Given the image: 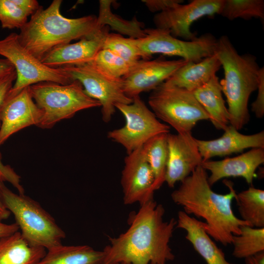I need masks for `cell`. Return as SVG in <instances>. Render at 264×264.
Masks as SVG:
<instances>
[{
	"instance_id": "cell-1",
	"label": "cell",
	"mask_w": 264,
	"mask_h": 264,
	"mask_svg": "<svg viewBox=\"0 0 264 264\" xmlns=\"http://www.w3.org/2000/svg\"><path fill=\"white\" fill-rule=\"evenodd\" d=\"M164 207L153 198L140 205L129 219V228L103 250L102 264H166L175 255L169 242L176 220L165 221Z\"/></svg>"
},
{
	"instance_id": "cell-2",
	"label": "cell",
	"mask_w": 264,
	"mask_h": 264,
	"mask_svg": "<svg viewBox=\"0 0 264 264\" xmlns=\"http://www.w3.org/2000/svg\"><path fill=\"white\" fill-rule=\"evenodd\" d=\"M208 178L207 171L201 165L198 166L180 181L171 198L187 214L204 220L203 227L209 236L227 246L232 244L234 235L240 234L242 226L250 225L233 212L232 203L237 193L231 182H225L228 193L218 194L212 189Z\"/></svg>"
},
{
	"instance_id": "cell-3",
	"label": "cell",
	"mask_w": 264,
	"mask_h": 264,
	"mask_svg": "<svg viewBox=\"0 0 264 264\" xmlns=\"http://www.w3.org/2000/svg\"><path fill=\"white\" fill-rule=\"evenodd\" d=\"M62 2L54 0L46 9L41 6L18 34L22 45L40 61L53 48L72 40L91 37L102 28L93 15L77 18L63 16Z\"/></svg>"
},
{
	"instance_id": "cell-4",
	"label": "cell",
	"mask_w": 264,
	"mask_h": 264,
	"mask_svg": "<svg viewBox=\"0 0 264 264\" xmlns=\"http://www.w3.org/2000/svg\"><path fill=\"white\" fill-rule=\"evenodd\" d=\"M215 54L224 70L220 84L228 104L229 124L239 131L249 121L248 100L257 90L260 67L254 56L240 55L226 36L218 40Z\"/></svg>"
},
{
	"instance_id": "cell-5",
	"label": "cell",
	"mask_w": 264,
	"mask_h": 264,
	"mask_svg": "<svg viewBox=\"0 0 264 264\" xmlns=\"http://www.w3.org/2000/svg\"><path fill=\"white\" fill-rule=\"evenodd\" d=\"M0 194L3 204L13 214L21 235L30 245L47 251L62 244L66 233L38 202L24 194L13 192L3 182L0 183Z\"/></svg>"
},
{
	"instance_id": "cell-6",
	"label": "cell",
	"mask_w": 264,
	"mask_h": 264,
	"mask_svg": "<svg viewBox=\"0 0 264 264\" xmlns=\"http://www.w3.org/2000/svg\"><path fill=\"white\" fill-rule=\"evenodd\" d=\"M30 89L34 102L43 112L38 125L42 129L51 128L80 110L101 107L97 100L86 93L78 80L67 85L42 82L30 86Z\"/></svg>"
},
{
	"instance_id": "cell-7",
	"label": "cell",
	"mask_w": 264,
	"mask_h": 264,
	"mask_svg": "<svg viewBox=\"0 0 264 264\" xmlns=\"http://www.w3.org/2000/svg\"><path fill=\"white\" fill-rule=\"evenodd\" d=\"M148 103L156 117L178 133L192 132L199 121L209 120L193 92L165 82L152 90Z\"/></svg>"
},
{
	"instance_id": "cell-8",
	"label": "cell",
	"mask_w": 264,
	"mask_h": 264,
	"mask_svg": "<svg viewBox=\"0 0 264 264\" xmlns=\"http://www.w3.org/2000/svg\"><path fill=\"white\" fill-rule=\"evenodd\" d=\"M144 37L133 42L139 50L141 58L149 60L154 54L180 57L188 62H198L216 52L217 41L211 34H205L192 41L179 40L165 29H144Z\"/></svg>"
},
{
	"instance_id": "cell-9",
	"label": "cell",
	"mask_w": 264,
	"mask_h": 264,
	"mask_svg": "<svg viewBox=\"0 0 264 264\" xmlns=\"http://www.w3.org/2000/svg\"><path fill=\"white\" fill-rule=\"evenodd\" d=\"M0 55L11 63L17 73L15 83L7 97L42 82L67 85L74 81L62 67L47 66L29 53L20 44L17 33H12L0 40Z\"/></svg>"
},
{
	"instance_id": "cell-10",
	"label": "cell",
	"mask_w": 264,
	"mask_h": 264,
	"mask_svg": "<svg viewBox=\"0 0 264 264\" xmlns=\"http://www.w3.org/2000/svg\"><path fill=\"white\" fill-rule=\"evenodd\" d=\"M115 108L123 115L125 125L110 131L108 137L121 144L129 154L142 146L154 136L169 133L170 127L161 123L140 96L130 104H117Z\"/></svg>"
},
{
	"instance_id": "cell-11",
	"label": "cell",
	"mask_w": 264,
	"mask_h": 264,
	"mask_svg": "<svg viewBox=\"0 0 264 264\" xmlns=\"http://www.w3.org/2000/svg\"><path fill=\"white\" fill-rule=\"evenodd\" d=\"M61 67L73 80L80 82L88 96L100 103L105 122L111 120L116 104L132 102L124 93L122 78L111 77L89 63Z\"/></svg>"
},
{
	"instance_id": "cell-12",
	"label": "cell",
	"mask_w": 264,
	"mask_h": 264,
	"mask_svg": "<svg viewBox=\"0 0 264 264\" xmlns=\"http://www.w3.org/2000/svg\"><path fill=\"white\" fill-rule=\"evenodd\" d=\"M223 3L224 0H194L178 4L156 14L154 22L156 27L168 30L176 38L192 41L197 38L191 30L192 24L205 16L220 14Z\"/></svg>"
},
{
	"instance_id": "cell-13",
	"label": "cell",
	"mask_w": 264,
	"mask_h": 264,
	"mask_svg": "<svg viewBox=\"0 0 264 264\" xmlns=\"http://www.w3.org/2000/svg\"><path fill=\"white\" fill-rule=\"evenodd\" d=\"M187 62L182 59L139 60L121 78L124 93L133 99L143 92L152 91Z\"/></svg>"
},
{
	"instance_id": "cell-14",
	"label": "cell",
	"mask_w": 264,
	"mask_h": 264,
	"mask_svg": "<svg viewBox=\"0 0 264 264\" xmlns=\"http://www.w3.org/2000/svg\"><path fill=\"white\" fill-rule=\"evenodd\" d=\"M154 176L142 146L128 154L124 160L121 184L123 202L142 205L153 198Z\"/></svg>"
},
{
	"instance_id": "cell-15",
	"label": "cell",
	"mask_w": 264,
	"mask_h": 264,
	"mask_svg": "<svg viewBox=\"0 0 264 264\" xmlns=\"http://www.w3.org/2000/svg\"><path fill=\"white\" fill-rule=\"evenodd\" d=\"M43 115L32 97L30 86L6 97L0 109V146L12 134L27 127L38 126Z\"/></svg>"
},
{
	"instance_id": "cell-16",
	"label": "cell",
	"mask_w": 264,
	"mask_h": 264,
	"mask_svg": "<svg viewBox=\"0 0 264 264\" xmlns=\"http://www.w3.org/2000/svg\"><path fill=\"white\" fill-rule=\"evenodd\" d=\"M168 158L165 182L173 188L202 162L196 138L192 132L168 133Z\"/></svg>"
},
{
	"instance_id": "cell-17",
	"label": "cell",
	"mask_w": 264,
	"mask_h": 264,
	"mask_svg": "<svg viewBox=\"0 0 264 264\" xmlns=\"http://www.w3.org/2000/svg\"><path fill=\"white\" fill-rule=\"evenodd\" d=\"M105 26L94 36L79 41L57 46L45 54L41 61L53 68L77 66L91 62L102 49L105 38L109 34Z\"/></svg>"
},
{
	"instance_id": "cell-18",
	"label": "cell",
	"mask_w": 264,
	"mask_h": 264,
	"mask_svg": "<svg viewBox=\"0 0 264 264\" xmlns=\"http://www.w3.org/2000/svg\"><path fill=\"white\" fill-rule=\"evenodd\" d=\"M264 162V149L253 148L238 156L218 161L207 160L201 166L210 173L208 180L212 186L225 177H241L251 184L257 169Z\"/></svg>"
},
{
	"instance_id": "cell-19",
	"label": "cell",
	"mask_w": 264,
	"mask_h": 264,
	"mask_svg": "<svg viewBox=\"0 0 264 264\" xmlns=\"http://www.w3.org/2000/svg\"><path fill=\"white\" fill-rule=\"evenodd\" d=\"M222 136L210 140L196 139L202 162L215 156H223L240 153L248 148L264 149V132L244 134L231 125L224 130Z\"/></svg>"
},
{
	"instance_id": "cell-20",
	"label": "cell",
	"mask_w": 264,
	"mask_h": 264,
	"mask_svg": "<svg viewBox=\"0 0 264 264\" xmlns=\"http://www.w3.org/2000/svg\"><path fill=\"white\" fill-rule=\"evenodd\" d=\"M176 222V227L185 231V238L207 264H233L227 261L223 251L205 231L202 221L179 211Z\"/></svg>"
},
{
	"instance_id": "cell-21",
	"label": "cell",
	"mask_w": 264,
	"mask_h": 264,
	"mask_svg": "<svg viewBox=\"0 0 264 264\" xmlns=\"http://www.w3.org/2000/svg\"><path fill=\"white\" fill-rule=\"evenodd\" d=\"M221 66L215 53L198 62H188L165 82L193 92L216 75Z\"/></svg>"
},
{
	"instance_id": "cell-22",
	"label": "cell",
	"mask_w": 264,
	"mask_h": 264,
	"mask_svg": "<svg viewBox=\"0 0 264 264\" xmlns=\"http://www.w3.org/2000/svg\"><path fill=\"white\" fill-rule=\"evenodd\" d=\"M193 93L209 117L215 128L224 130L229 124V114L222 97L218 77L214 76Z\"/></svg>"
},
{
	"instance_id": "cell-23",
	"label": "cell",
	"mask_w": 264,
	"mask_h": 264,
	"mask_svg": "<svg viewBox=\"0 0 264 264\" xmlns=\"http://www.w3.org/2000/svg\"><path fill=\"white\" fill-rule=\"evenodd\" d=\"M46 253L30 245L19 231L0 239V264H38Z\"/></svg>"
},
{
	"instance_id": "cell-24",
	"label": "cell",
	"mask_w": 264,
	"mask_h": 264,
	"mask_svg": "<svg viewBox=\"0 0 264 264\" xmlns=\"http://www.w3.org/2000/svg\"><path fill=\"white\" fill-rule=\"evenodd\" d=\"M103 250L88 245H63L47 250L38 264H102Z\"/></svg>"
},
{
	"instance_id": "cell-25",
	"label": "cell",
	"mask_w": 264,
	"mask_h": 264,
	"mask_svg": "<svg viewBox=\"0 0 264 264\" xmlns=\"http://www.w3.org/2000/svg\"><path fill=\"white\" fill-rule=\"evenodd\" d=\"M237 202L241 219L250 226L264 227V191L250 186L236 194Z\"/></svg>"
},
{
	"instance_id": "cell-26",
	"label": "cell",
	"mask_w": 264,
	"mask_h": 264,
	"mask_svg": "<svg viewBox=\"0 0 264 264\" xmlns=\"http://www.w3.org/2000/svg\"><path fill=\"white\" fill-rule=\"evenodd\" d=\"M167 135L168 133L157 135L142 146L154 176L153 186L154 192L159 189L165 182L168 158Z\"/></svg>"
},
{
	"instance_id": "cell-27",
	"label": "cell",
	"mask_w": 264,
	"mask_h": 264,
	"mask_svg": "<svg viewBox=\"0 0 264 264\" xmlns=\"http://www.w3.org/2000/svg\"><path fill=\"white\" fill-rule=\"evenodd\" d=\"M232 244V254L238 259H245L264 252V227L242 226L240 234L233 236Z\"/></svg>"
},
{
	"instance_id": "cell-28",
	"label": "cell",
	"mask_w": 264,
	"mask_h": 264,
	"mask_svg": "<svg viewBox=\"0 0 264 264\" xmlns=\"http://www.w3.org/2000/svg\"><path fill=\"white\" fill-rule=\"evenodd\" d=\"M112 0L99 1V14L97 17V23L100 28L109 24L112 28L130 37L138 39L145 36L142 25L136 19L127 21L124 20L111 13L110 4Z\"/></svg>"
},
{
	"instance_id": "cell-29",
	"label": "cell",
	"mask_w": 264,
	"mask_h": 264,
	"mask_svg": "<svg viewBox=\"0 0 264 264\" xmlns=\"http://www.w3.org/2000/svg\"><path fill=\"white\" fill-rule=\"evenodd\" d=\"M229 20L264 19L263 0H224L220 14Z\"/></svg>"
},
{
	"instance_id": "cell-30",
	"label": "cell",
	"mask_w": 264,
	"mask_h": 264,
	"mask_svg": "<svg viewBox=\"0 0 264 264\" xmlns=\"http://www.w3.org/2000/svg\"><path fill=\"white\" fill-rule=\"evenodd\" d=\"M88 63L116 78H121L126 75L132 67L122 58L108 49H101Z\"/></svg>"
},
{
	"instance_id": "cell-31",
	"label": "cell",
	"mask_w": 264,
	"mask_h": 264,
	"mask_svg": "<svg viewBox=\"0 0 264 264\" xmlns=\"http://www.w3.org/2000/svg\"><path fill=\"white\" fill-rule=\"evenodd\" d=\"M102 49L111 50L132 66L141 58L133 38H125L118 34L109 33L105 38Z\"/></svg>"
},
{
	"instance_id": "cell-32",
	"label": "cell",
	"mask_w": 264,
	"mask_h": 264,
	"mask_svg": "<svg viewBox=\"0 0 264 264\" xmlns=\"http://www.w3.org/2000/svg\"><path fill=\"white\" fill-rule=\"evenodd\" d=\"M27 16L12 0H0V22L3 28H22Z\"/></svg>"
},
{
	"instance_id": "cell-33",
	"label": "cell",
	"mask_w": 264,
	"mask_h": 264,
	"mask_svg": "<svg viewBox=\"0 0 264 264\" xmlns=\"http://www.w3.org/2000/svg\"><path fill=\"white\" fill-rule=\"evenodd\" d=\"M1 159V156L0 153V181L9 182L18 190L19 194H24V189L20 184V176L10 166L4 165Z\"/></svg>"
},
{
	"instance_id": "cell-34",
	"label": "cell",
	"mask_w": 264,
	"mask_h": 264,
	"mask_svg": "<svg viewBox=\"0 0 264 264\" xmlns=\"http://www.w3.org/2000/svg\"><path fill=\"white\" fill-rule=\"evenodd\" d=\"M257 98L251 105V110L257 118L264 115V68L260 67Z\"/></svg>"
},
{
	"instance_id": "cell-35",
	"label": "cell",
	"mask_w": 264,
	"mask_h": 264,
	"mask_svg": "<svg viewBox=\"0 0 264 264\" xmlns=\"http://www.w3.org/2000/svg\"><path fill=\"white\" fill-rule=\"evenodd\" d=\"M142 1L152 12H161L183 2L181 0H144Z\"/></svg>"
},
{
	"instance_id": "cell-36",
	"label": "cell",
	"mask_w": 264,
	"mask_h": 264,
	"mask_svg": "<svg viewBox=\"0 0 264 264\" xmlns=\"http://www.w3.org/2000/svg\"><path fill=\"white\" fill-rule=\"evenodd\" d=\"M16 78L17 73L15 70L0 79V109L13 87V82Z\"/></svg>"
},
{
	"instance_id": "cell-37",
	"label": "cell",
	"mask_w": 264,
	"mask_h": 264,
	"mask_svg": "<svg viewBox=\"0 0 264 264\" xmlns=\"http://www.w3.org/2000/svg\"><path fill=\"white\" fill-rule=\"evenodd\" d=\"M28 17L34 14L40 7L36 0H12Z\"/></svg>"
},
{
	"instance_id": "cell-38",
	"label": "cell",
	"mask_w": 264,
	"mask_h": 264,
	"mask_svg": "<svg viewBox=\"0 0 264 264\" xmlns=\"http://www.w3.org/2000/svg\"><path fill=\"white\" fill-rule=\"evenodd\" d=\"M19 230V227L16 223L6 224L0 221V239L12 235Z\"/></svg>"
},
{
	"instance_id": "cell-39",
	"label": "cell",
	"mask_w": 264,
	"mask_h": 264,
	"mask_svg": "<svg viewBox=\"0 0 264 264\" xmlns=\"http://www.w3.org/2000/svg\"><path fill=\"white\" fill-rule=\"evenodd\" d=\"M15 68L11 63L6 59H0V79L14 71Z\"/></svg>"
},
{
	"instance_id": "cell-40",
	"label": "cell",
	"mask_w": 264,
	"mask_h": 264,
	"mask_svg": "<svg viewBox=\"0 0 264 264\" xmlns=\"http://www.w3.org/2000/svg\"><path fill=\"white\" fill-rule=\"evenodd\" d=\"M245 264H264V252L244 259Z\"/></svg>"
},
{
	"instance_id": "cell-41",
	"label": "cell",
	"mask_w": 264,
	"mask_h": 264,
	"mask_svg": "<svg viewBox=\"0 0 264 264\" xmlns=\"http://www.w3.org/2000/svg\"><path fill=\"white\" fill-rule=\"evenodd\" d=\"M0 221L8 219L11 214L10 212L5 207L3 204L0 194Z\"/></svg>"
},
{
	"instance_id": "cell-42",
	"label": "cell",
	"mask_w": 264,
	"mask_h": 264,
	"mask_svg": "<svg viewBox=\"0 0 264 264\" xmlns=\"http://www.w3.org/2000/svg\"><path fill=\"white\" fill-rule=\"evenodd\" d=\"M127 264V263H121V264Z\"/></svg>"
}]
</instances>
